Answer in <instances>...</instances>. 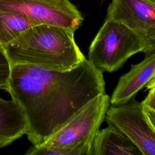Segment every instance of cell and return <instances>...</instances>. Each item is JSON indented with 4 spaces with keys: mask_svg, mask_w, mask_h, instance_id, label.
Returning <instances> with one entry per match:
<instances>
[{
    "mask_svg": "<svg viewBox=\"0 0 155 155\" xmlns=\"http://www.w3.org/2000/svg\"><path fill=\"white\" fill-rule=\"evenodd\" d=\"M107 12V18L122 23L140 38L146 55L155 51V2L112 0Z\"/></svg>",
    "mask_w": 155,
    "mask_h": 155,
    "instance_id": "52a82bcc",
    "label": "cell"
},
{
    "mask_svg": "<svg viewBox=\"0 0 155 155\" xmlns=\"http://www.w3.org/2000/svg\"><path fill=\"white\" fill-rule=\"evenodd\" d=\"M144 49V44L133 31L106 17L89 47L88 59L102 71L111 73Z\"/></svg>",
    "mask_w": 155,
    "mask_h": 155,
    "instance_id": "277c9868",
    "label": "cell"
},
{
    "mask_svg": "<svg viewBox=\"0 0 155 155\" xmlns=\"http://www.w3.org/2000/svg\"><path fill=\"white\" fill-rule=\"evenodd\" d=\"M142 102L144 107L155 111V87L150 89L148 94Z\"/></svg>",
    "mask_w": 155,
    "mask_h": 155,
    "instance_id": "7c38bea8",
    "label": "cell"
},
{
    "mask_svg": "<svg viewBox=\"0 0 155 155\" xmlns=\"http://www.w3.org/2000/svg\"><path fill=\"white\" fill-rule=\"evenodd\" d=\"M110 98L105 93L87 103L66 124L39 147L32 146L27 155H90Z\"/></svg>",
    "mask_w": 155,
    "mask_h": 155,
    "instance_id": "3957f363",
    "label": "cell"
},
{
    "mask_svg": "<svg viewBox=\"0 0 155 155\" xmlns=\"http://www.w3.org/2000/svg\"><path fill=\"white\" fill-rule=\"evenodd\" d=\"M148 1H152L153 2H155V0H148Z\"/></svg>",
    "mask_w": 155,
    "mask_h": 155,
    "instance_id": "9a60e30c",
    "label": "cell"
},
{
    "mask_svg": "<svg viewBox=\"0 0 155 155\" xmlns=\"http://www.w3.org/2000/svg\"><path fill=\"white\" fill-rule=\"evenodd\" d=\"M143 110L149 123L155 130V111L144 106Z\"/></svg>",
    "mask_w": 155,
    "mask_h": 155,
    "instance_id": "4fadbf2b",
    "label": "cell"
},
{
    "mask_svg": "<svg viewBox=\"0 0 155 155\" xmlns=\"http://www.w3.org/2000/svg\"><path fill=\"white\" fill-rule=\"evenodd\" d=\"M27 123L19 104L0 96V149L26 134Z\"/></svg>",
    "mask_w": 155,
    "mask_h": 155,
    "instance_id": "9c48e42d",
    "label": "cell"
},
{
    "mask_svg": "<svg viewBox=\"0 0 155 155\" xmlns=\"http://www.w3.org/2000/svg\"><path fill=\"white\" fill-rule=\"evenodd\" d=\"M105 119L109 126L125 135L142 155H155V130L146 117L142 102L112 105Z\"/></svg>",
    "mask_w": 155,
    "mask_h": 155,
    "instance_id": "8992f818",
    "label": "cell"
},
{
    "mask_svg": "<svg viewBox=\"0 0 155 155\" xmlns=\"http://www.w3.org/2000/svg\"><path fill=\"white\" fill-rule=\"evenodd\" d=\"M102 72L87 59L65 71L11 65L8 92L23 111L25 134L33 146L43 145L87 103L105 93Z\"/></svg>",
    "mask_w": 155,
    "mask_h": 155,
    "instance_id": "6da1fadb",
    "label": "cell"
},
{
    "mask_svg": "<svg viewBox=\"0 0 155 155\" xmlns=\"http://www.w3.org/2000/svg\"><path fill=\"white\" fill-rule=\"evenodd\" d=\"M154 74L155 51L146 55L140 62L132 64L130 71L120 78L110 98V103L116 105L128 102L145 87Z\"/></svg>",
    "mask_w": 155,
    "mask_h": 155,
    "instance_id": "ba28073f",
    "label": "cell"
},
{
    "mask_svg": "<svg viewBox=\"0 0 155 155\" xmlns=\"http://www.w3.org/2000/svg\"><path fill=\"white\" fill-rule=\"evenodd\" d=\"M146 88L148 90H150L152 88L155 87V74L154 76L152 78V79L150 81V82L147 84V85L145 86Z\"/></svg>",
    "mask_w": 155,
    "mask_h": 155,
    "instance_id": "5bb4252c",
    "label": "cell"
},
{
    "mask_svg": "<svg viewBox=\"0 0 155 155\" xmlns=\"http://www.w3.org/2000/svg\"><path fill=\"white\" fill-rule=\"evenodd\" d=\"M74 32L59 26L38 24L22 32L4 51L10 66L27 65L68 71L87 59L75 42Z\"/></svg>",
    "mask_w": 155,
    "mask_h": 155,
    "instance_id": "7a4b0ae2",
    "label": "cell"
},
{
    "mask_svg": "<svg viewBox=\"0 0 155 155\" xmlns=\"http://www.w3.org/2000/svg\"><path fill=\"white\" fill-rule=\"evenodd\" d=\"M0 10L75 31L84 20L80 11L70 0H0Z\"/></svg>",
    "mask_w": 155,
    "mask_h": 155,
    "instance_id": "5b68a950",
    "label": "cell"
},
{
    "mask_svg": "<svg viewBox=\"0 0 155 155\" xmlns=\"http://www.w3.org/2000/svg\"><path fill=\"white\" fill-rule=\"evenodd\" d=\"M38 24H40L21 15L0 10V49L4 51L22 32Z\"/></svg>",
    "mask_w": 155,
    "mask_h": 155,
    "instance_id": "8fae6325",
    "label": "cell"
},
{
    "mask_svg": "<svg viewBox=\"0 0 155 155\" xmlns=\"http://www.w3.org/2000/svg\"><path fill=\"white\" fill-rule=\"evenodd\" d=\"M90 155H142V153L125 135L108 125L97 133Z\"/></svg>",
    "mask_w": 155,
    "mask_h": 155,
    "instance_id": "30bf717a",
    "label": "cell"
}]
</instances>
